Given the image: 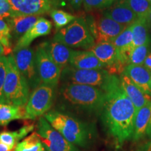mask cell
Here are the masks:
<instances>
[{
  "mask_svg": "<svg viewBox=\"0 0 151 151\" xmlns=\"http://www.w3.org/2000/svg\"><path fill=\"white\" fill-rule=\"evenodd\" d=\"M87 22L97 43L111 41L127 28L104 15L97 20Z\"/></svg>",
  "mask_w": 151,
  "mask_h": 151,
  "instance_id": "cell-12",
  "label": "cell"
},
{
  "mask_svg": "<svg viewBox=\"0 0 151 151\" xmlns=\"http://www.w3.org/2000/svg\"><path fill=\"white\" fill-rule=\"evenodd\" d=\"M52 40L61 43L69 48L91 49L95 45L88 22L83 18H76L55 35Z\"/></svg>",
  "mask_w": 151,
  "mask_h": 151,
  "instance_id": "cell-5",
  "label": "cell"
},
{
  "mask_svg": "<svg viewBox=\"0 0 151 151\" xmlns=\"http://www.w3.org/2000/svg\"><path fill=\"white\" fill-rule=\"evenodd\" d=\"M112 75L106 69H77L69 65L62 70L60 79L65 83L86 85L103 90Z\"/></svg>",
  "mask_w": 151,
  "mask_h": 151,
  "instance_id": "cell-6",
  "label": "cell"
},
{
  "mask_svg": "<svg viewBox=\"0 0 151 151\" xmlns=\"http://www.w3.org/2000/svg\"><path fill=\"white\" fill-rule=\"evenodd\" d=\"M68 1H70V0H68Z\"/></svg>",
  "mask_w": 151,
  "mask_h": 151,
  "instance_id": "cell-43",
  "label": "cell"
},
{
  "mask_svg": "<svg viewBox=\"0 0 151 151\" xmlns=\"http://www.w3.org/2000/svg\"><path fill=\"white\" fill-rule=\"evenodd\" d=\"M53 101V87L41 84L33 90L24 106L27 118L33 120L45 115L51 109Z\"/></svg>",
  "mask_w": 151,
  "mask_h": 151,
  "instance_id": "cell-7",
  "label": "cell"
},
{
  "mask_svg": "<svg viewBox=\"0 0 151 151\" xmlns=\"http://www.w3.org/2000/svg\"><path fill=\"white\" fill-rule=\"evenodd\" d=\"M16 16H40L50 12L52 0H9Z\"/></svg>",
  "mask_w": 151,
  "mask_h": 151,
  "instance_id": "cell-13",
  "label": "cell"
},
{
  "mask_svg": "<svg viewBox=\"0 0 151 151\" xmlns=\"http://www.w3.org/2000/svg\"><path fill=\"white\" fill-rule=\"evenodd\" d=\"M105 102L101 118L109 134L118 144L132 139L137 109L122 89L120 78L112 76L104 89Z\"/></svg>",
  "mask_w": 151,
  "mask_h": 151,
  "instance_id": "cell-1",
  "label": "cell"
},
{
  "mask_svg": "<svg viewBox=\"0 0 151 151\" xmlns=\"http://www.w3.org/2000/svg\"><path fill=\"white\" fill-rule=\"evenodd\" d=\"M103 15L126 27H130L139 19L135 13L123 1L111 6L104 12Z\"/></svg>",
  "mask_w": 151,
  "mask_h": 151,
  "instance_id": "cell-16",
  "label": "cell"
},
{
  "mask_svg": "<svg viewBox=\"0 0 151 151\" xmlns=\"http://www.w3.org/2000/svg\"><path fill=\"white\" fill-rule=\"evenodd\" d=\"M11 29L8 22L4 19H0V43L4 46L6 50V55L11 52Z\"/></svg>",
  "mask_w": 151,
  "mask_h": 151,
  "instance_id": "cell-28",
  "label": "cell"
},
{
  "mask_svg": "<svg viewBox=\"0 0 151 151\" xmlns=\"http://www.w3.org/2000/svg\"><path fill=\"white\" fill-rule=\"evenodd\" d=\"M41 17L40 16H16L9 18V24L11 29L12 37L18 40Z\"/></svg>",
  "mask_w": 151,
  "mask_h": 151,
  "instance_id": "cell-21",
  "label": "cell"
},
{
  "mask_svg": "<svg viewBox=\"0 0 151 151\" xmlns=\"http://www.w3.org/2000/svg\"><path fill=\"white\" fill-rule=\"evenodd\" d=\"M132 9L139 18L146 19L151 10L148 0H122Z\"/></svg>",
  "mask_w": 151,
  "mask_h": 151,
  "instance_id": "cell-27",
  "label": "cell"
},
{
  "mask_svg": "<svg viewBox=\"0 0 151 151\" xmlns=\"http://www.w3.org/2000/svg\"><path fill=\"white\" fill-rule=\"evenodd\" d=\"M90 50L104 65L105 69L111 74L120 73V75L127 67L122 62L118 49L111 41L95 43Z\"/></svg>",
  "mask_w": 151,
  "mask_h": 151,
  "instance_id": "cell-10",
  "label": "cell"
},
{
  "mask_svg": "<svg viewBox=\"0 0 151 151\" xmlns=\"http://www.w3.org/2000/svg\"><path fill=\"white\" fill-rule=\"evenodd\" d=\"M120 81L122 89L135 106L137 111L151 101V98L138 87L129 77L124 74L120 75Z\"/></svg>",
  "mask_w": 151,
  "mask_h": 151,
  "instance_id": "cell-19",
  "label": "cell"
},
{
  "mask_svg": "<svg viewBox=\"0 0 151 151\" xmlns=\"http://www.w3.org/2000/svg\"><path fill=\"white\" fill-rule=\"evenodd\" d=\"M137 151H151V141L141 145Z\"/></svg>",
  "mask_w": 151,
  "mask_h": 151,
  "instance_id": "cell-32",
  "label": "cell"
},
{
  "mask_svg": "<svg viewBox=\"0 0 151 151\" xmlns=\"http://www.w3.org/2000/svg\"><path fill=\"white\" fill-rule=\"evenodd\" d=\"M116 0H84L83 6L87 11L108 9Z\"/></svg>",
  "mask_w": 151,
  "mask_h": 151,
  "instance_id": "cell-30",
  "label": "cell"
},
{
  "mask_svg": "<svg viewBox=\"0 0 151 151\" xmlns=\"http://www.w3.org/2000/svg\"><path fill=\"white\" fill-rule=\"evenodd\" d=\"M35 62L41 84L56 88L61 78L62 70L55 63L50 55L41 44L35 52Z\"/></svg>",
  "mask_w": 151,
  "mask_h": 151,
  "instance_id": "cell-9",
  "label": "cell"
},
{
  "mask_svg": "<svg viewBox=\"0 0 151 151\" xmlns=\"http://www.w3.org/2000/svg\"><path fill=\"white\" fill-rule=\"evenodd\" d=\"M37 133L46 151H80L78 147L67 140L43 117L39 119Z\"/></svg>",
  "mask_w": 151,
  "mask_h": 151,
  "instance_id": "cell-8",
  "label": "cell"
},
{
  "mask_svg": "<svg viewBox=\"0 0 151 151\" xmlns=\"http://www.w3.org/2000/svg\"><path fill=\"white\" fill-rule=\"evenodd\" d=\"M20 119H27L24 106L0 104V126H5L11 121Z\"/></svg>",
  "mask_w": 151,
  "mask_h": 151,
  "instance_id": "cell-23",
  "label": "cell"
},
{
  "mask_svg": "<svg viewBox=\"0 0 151 151\" xmlns=\"http://www.w3.org/2000/svg\"><path fill=\"white\" fill-rule=\"evenodd\" d=\"M44 118L55 129L76 146L82 148L88 146L91 134L86 123L58 111H48Z\"/></svg>",
  "mask_w": 151,
  "mask_h": 151,
  "instance_id": "cell-3",
  "label": "cell"
},
{
  "mask_svg": "<svg viewBox=\"0 0 151 151\" xmlns=\"http://www.w3.org/2000/svg\"><path fill=\"white\" fill-rule=\"evenodd\" d=\"M29 90L27 80L17 67L14 55H9L4 86L5 102L17 106H25L30 96Z\"/></svg>",
  "mask_w": 151,
  "mask_h": 151,
  "instance_id": "cell-4",
  "label": "cell"
},
{
  "mask_svg": "<svg viewBox=\"0 0 151 151\" xmlns=\"http://www.w3.org/2000/svg\"><path fill=\"white\" fill-rule=\"evenodd\" d=\"M148 1H149V2H150V5H151V0H148Z\"/></svg>",
  "mask_w": 151,
  "mask_h": 151,
  "instance_id": "cell-41",
  "label": "cell"
},
{
  "mask_svg": "<svg viewBox=\"0 0 151 151\" xmlns=\"http://www.w3.org/2000/svg\"><path fill=\"white\" fill-rule=\"evenodd\" d=\"M122 74L133 81L145 94L151 98V71L143 65H129L124 68Z\"/></svg>",
  "mask_w": 151,
  "mask_h": 151,
  "instance_id": "cell-15",
  "label": "cell"
},
{
  "mask_svg": "<svg viewBox=\"0 0 151 151\" xmlns=\"http://www.w3.org/2000/svg\"><path fill=\"white\" fill-rule=\"evenodd\" d=\"M0 151H14V150L6 146V145L0 142Z\"/></svg>",
  "mask_w": 151,
  "mask_h": 151,
  "instance_id": "cell-35",
  "label": "cell"
},
{
  "mask_svg": "<svg viewBox=\"0 0 151 151\" xmlns=\"http://www.w3.org/2000/svg\"><path fill=\"white\" fill-rule=\"evenodd\" d=\"M50 16L53 20L55 28L59 31L62 28L67 27L73 22L77 17L62 10L52 9L50 12Z\"/></svg>",
  "mask_w": 151,
  "mask_h": 151,
  "instance_id": "cell-26",
  "label": "cell"
},
{
  "mask_svg": "<svg viewBox=\"0 0 151 151\" xmlns=\"http://www.w3.org/2000/svg\"><path fill=\"white\" fill-rule=\"evenodd\" d=\"M41 151H46V149H45V148H44V147H43V148H42V149H41Z\"/></svg>",
  "mask_w": 151,
  "mask_h": 151,
  "instance_id": "cell-40",
  "label": "cell"
},
{
  "mask_svg": "<svg viewBox=\"0 0 151 151\" xmlns=\"http://www.w3.org/2000/svg\"><path fill=\"white\" fill-rule=\"evenodd\" d=\"M34 124H25L16 131H4L0 133V142L6 145L15 150V148L20 141L28 134L33 131Z\"/></svg>",
  "mask_w": 151,
  "mask_h": 151,
  "instance_id": "cell-24",
  "label": "cell"
},
{
  "mask_svg": "<svg viewBox=\"0 0 151 151\" xmlns=\"http://www.w3.org/2000/svg\"><path fill=\"white\" fill-rule=\"evenodd\" d=\"M43 147L40 136L34 132L18 143L14 151H41Z\"/></svg>",
  "mask_w": 151,
  "mask_h": 151,
  "instance_id": "cell-25",
  "label": "cell"
},
{
  "mask_svg": "<svg viewBox=\"0 0 151 151\" xmlns=\"http://www.w3.org/2000/svg\"><path fill=\"white\" fill-rule=\"evenodd\" d=\"M143 66H145L147 69L151 71V52H149L148 56H147L146 60H145Z\"/></svg>",
  "mask_w": 151,
  "mask_h": 151,
  "instance_id": "cell-34",
  "label": "cell"
},
{
  "mask_svg": "<svg viewBox=\"0 0 151 151\" xmlns=\"http://www.w3.org/2000/svg\"><path fill=\"white\" fill-rule=\"evenodd\" d=\"M148 28H149V33H150V38H151V25H148Z\"/></svg>",
  "mask_w": 151,
  "mask_h": 151,
  "instance_id": "cell-39",
  "label": "cell"
},
{
  "mask_svg": "<svg viewBox=\"0 0 151 151\" xmlns=\"http://www.w3.org/2000/svg\"><path fill=\"white\" fill-rule=\"evenodd\" d=\"M15 62L18 70L27 80L29 88L33 90L41 84L35 62V51L29 48L14 52Z\"/></svg>",
  "mask_w": 151,
  "mask_h": 151,
  "instance_id": "cell-11",
  "label": "cell"
},
{
  "mask_svg": "<svg viewBox=\"0 0 151 151\" xmlns=\"http://www.w3.org/2000/svg\"><path fill=\"white\" fill-rule=\"evenodd\" d=\"M60 92L64 101L76 110L93 113L102 111L105 92L97 87L65 83L62 87Z\"/></svg>",
  "mask_w": 151,
  "mask_h": 151,
  "instance_id": "cell-2",
  "label": "cell"
},
{
  "mask_svg": "<svg viewBox=\"0 0 151 151\" xmlns=\"http://www.w3.org/2000/svg\"><path fill=\"white\" fill-rule=\"evenodd\" d=\"M146 20L148 25H151V10L150 11V12L148 13V16H146Z\"/></svg>",
  "mask_w": 151,
  "mask_h": 151,
  "instance_id": "cell-37",
  "label": "cell"
},
{
  "mask_svg": "<svg viewBox=\"0 0 151 151\" xmlns=\"http://www.w3.org/2000/svg\"><path fill=\"white\" fill-rule=\"evenodd\" d=\"M84 0H70V2L71 6L75 9H78L81 6V5L83 3Z\"/></svg>",
  "mask_w": 151,
  "mask_h": 151,
  "instance_id": "cell-33",
  "label": "cell"
},
{
  "mask_svg": "<svg viewBox=\"0 0 151 151\" xmlns=\"http://www.w3.org/2000/svg\"><path fill=\"white\" fill-rule=\"evenodd\" d=\"M1 1H3V0H0V2H1Z\"/></svg>",
  "mask_w": 151,
  "mask_h": 151,
  "instance_id": "cell-42",
  "label": "cell"
},
{
  "mask_svg": "<svg viewBox=\"0 0 151 151\" xmlns=\"http://www.w3.org/2000/svg\"><path fill=\"white\" fill-rule=\"evenodd\" d=\"M151 118V101L139 109L134 122L132 139L134 142L139 141L146 134V129Z\"/></svg>",
  "mask_w": 151,
  "mask_h": 151,
  "instance_id": "cell-20",
  "label": "cell"
},
{
  "mask_svg": "<svg viewBox=\"0 0 151 151\" xmlns=\"http://www.w3.org/2000/svg\"><path fill=\"white\" fill-rule=\"evenodd\" d=\"M150 83H151V80H150Z\"/></svg>",
  "mask_w": 151,
  "mask_h": 151,
  "instance_id": "cell-44",
  "label": "cell"
},
{
  "mask_svg": "<svg viewBox=\"0 0 151 151\" xmlns=\"http://www.w3.org/2000/svg\"><path fill=\"white\" fill-rule=\"evenodd\" d=\"M4 55H6L5 48H4V46L0 43V57L4 56Z\"/></svg>",
  "mask_w": 151,
  "mask_h": 151,
  "instance_id": "cell-38",
  "label": "cell"
},
{
  "mask_svg": "<svg viewBox=\"0 0 151 151\" xmlns=\"http://www.w3.org/2000/svg\"><path fill=\"white\" fill-rule=\"evenodd\" d=\"M149 46L145 45L134 47L132 49L129 55V65H143L145 60L149 54Z\"/></svg>",
  "mask_w": 151,
  "mask_h": 151,
  "instance_id": "cell-29",
  "label": "cell"
},
{
  "mask_svg": "<svg viewBox=\"0 0 151 151\" xmlns=\"http://www.w3.org/2000/svg\"><path fill=\"white\" fill-rule=\"evenodd\" d=\"M133 35L134 48L140 46H150L151 38L149 33L148 24L146 19L139 18L130 26Z\"/></svg>",
  "mask_w": 151,
  "mask_h": 151,
  "instance_id": "cell-22",
  "label": "cell"
},
{
  "mask_svg": "<svg viewBox=\"0 0 151 151\" xmlns=\"http://www.w3.org/2000/svg\"><path fill=\"white\" fill-rule=\"evenodd\" d=\"M52 27V22L50 20L41 17L32 27L18 39L13 52L22 48H29L31 43L37 38L49 35Z\"/></svg>",
  "mask_w": 151,
  "mask_h": 151,
  "instance_id": "cell-14",
  "label": "cell"
},
{
  "mask_svg": "<svg viewBox=\"0 0 151 151\" xmlns=\"http://www.w3.org/2000/svg\"><path fill=\"white\" fill-rule=\"evenodd\" d=\"M146 134L148 136L149 139H151V118L150 120V122H149V123H148V127H147Z\"/></svg>",
  "mask_w": 151,
  "mask_h": 151,
  "instance_id": "cell-36",
  "label": "cell"
},
{
  "mask_svg": "<svg viewBox=\"0 0 151 151\" xmlns=\"http://www.w3.org/2000/svg\"><path fill=\"white\" fill-rule=\"evenodd\" d=\"M69 66L77 69H105V66L99 61L91 50H75L71 55Z\"/></svg>",
  "mask_w": 151,
  "mask_h": 151,
  "instance_id": "cell-18",
  "label": "cell"
},
{
  "mask_svg": "<svg viewBox=\"0 0 151 151\" xmlns=\"http://www.w3.org/2000/svg\"><path fill=\"white\" fill-rule=\"evenodd\" d=\"M8 57H0V104L6 103L4 94V86L6 75Z\"/></svg>",
  "mask_w": 151,
  "mask_h": 151,
  "instance_id": "cell-31",
  "label": "cell"
},
{
  "mask_svg": "<svg viewBox=\"0 0 151 151\" xmlns=\"http://www.w3.org/2000/svg\"><path fill=\"white\" fill-rule=\"evenodd\" d=\"M41 44L55 63L61 69L62 71L69 65L71 55L73 51V49L53 40Z\"/></svg>",
  "mask_w": 151,
  "mask_h": 151,
  "instance_id": "cell-17",
  "label": "cell"
}]
</instances>
